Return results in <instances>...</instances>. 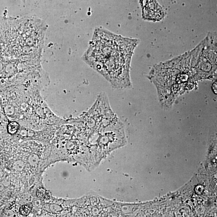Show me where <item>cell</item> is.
I'll list each match as a JSON object with an SVG mask.
<instances>
[{
  "label": "cell",
  "mask_w": 217,
  "mask_h": 217,
  "mask_svg": "<svg viewBox=\"0 0 217 217\" xmlns=\"http://www.w3.org/2000/svg\"><path fill=\"white\" fill-rule=\"evenodd\" d=\"M137 40L123 38L103 30H96L85 55L86 60L112 83L119 82Z\"/></svg>",
  "instance_id": "6da1fadb"
},
{
  "label": "cell",
  "mask_w": 217,
  "mask_h": 217,
  "mask_svg": "<svg viewBox=\"0 0 217 217\" xmlns=\"http://www.w3.org/2000/svg\"><path fill=\"white\" fill-rule=\"evenodd\" d=\"M19 128V124L16 122H10L8 126V131L10 134H13L17 131Z\"/></svg>",
  "instance_id": "7a4b0ae2"
},
{
  "label": "cell",
  "mask_w": 217,
  "mask_h": 217,
  "mask_svg": "<svg viewBox=\"0 0 217 217\" xmlns=\"http://www.w3.org/2000/svg\"><path fill=\"white\" fill-rule=\"evenodd\" d=\"M188 78V76L186 74H179L177 77V81L179 83L186 81Z\"/></svg>",
  "instance_id": "277c9868"
},
{
  "label": "cell",
  "mask_w": 217,
  "mask_h": 217,
  "mask_svg": "<svg viewBox=\"0 0 217 217\" xmlns=\"http://www.w3.org/2000/svg\"><path fill=\"white\" fill-rule=\"evenodd\" d=\"M212 90H213V91L215 93L217 94V83L216 82L213 83V85L212 86Z\"/></svg>",
  "instance_id": "5b68a950"
},
{
  "label": "cell",
  "mask_w": 217,
  "mask_h": 217,
  "mask_svg": "<svg viewBox=\"0 0 217 217\" xmlns=\"http://www.w3.org/2000/svg\"><path fill=\"white\" fill-rule=\"evenodd\" d=\"M31 209L28 206L24 205L22 206L20 208V211L21 214L23 216H27L30 213Z\"/></svg>",
  "instance_id": "3957f363"
}]
</instances>
